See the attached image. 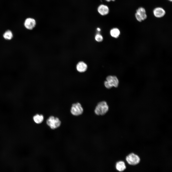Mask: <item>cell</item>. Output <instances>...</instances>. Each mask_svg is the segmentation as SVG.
I'll return each mask as SVG.
<instances>
[{
    "label": "cell",
    "mask_w": 172,
    "mask_h": 172,
    "mask_svg": "<svg viewBox=\"0 0 172 172\" xmlns=\"http://www.w3.org/2000/svg\"><path fill=\"white\" fill-rule=\"evenodd\" d=\"M46 123L51 129H54L58 128L60 126L61 122L58 117L51 116L47 119Z\"/></svg>",
    "instance_id": "7a4b0ae2"
},
{
    "label": "cell",
    "mask_w": 172,
    "mask_h": 172,
    "mask_svg": "<svg viewBox=\"0 0 172 172\" xmlns=\"http://www.w3.org/2000/svg\"><path fill=\"white\" fill-rule=\"evenodd\" d=\"M118 84V80L115 76L109 75L106 78V81L104 82L105 87L108 89L113 86L117 87Z\"/></svg>",
    "instance_id": "3957f363"
},
{
    "label": "cell",
    "mask_w": 172,
    "mask_h": 172,
    "mask_svg": "<svg viewBox=\"0 0 172 172\" xmlns=\"http://www.w3.org/2000/svg\"><path fill=\"white\" fill-rule=\"evenodd\" d=\"M33 120L36 124H40L41 123L44 119V117L42 114H37L33 117Z\"/></svg>",
    "instance_id": "8fae6325"
},
{
    "label": "cell",
    "mask_w": 172,
    "mask_h": 172,
    "mask_svg": "<svg viewBox=\"0 0 172 172\" xmlns=\"http://www.w3.org/2000/svg\"><path fill=\"white\" fill-rule=\"evenodd\" d=\"M110 33L112 37L116 38H118L120 34L119 30L117 28H114L111 29Z\"/></svg>",
    "instance_id": "5bb4252c"
},
{
    "label": "cell",
    "mask_w": 172,
    "mask_h": 172,
    "mask_svg": "<svg viewBox=\"0 0 172 172\" xmlns=\"http://www.w3.org/2000/svg\"><path fill=\"white\" fill-rule=\"evenodd\" d=\"M136 12L141 16L142 21L146 19L147 17L145 9L142 7H140L136 10Z\"/></svg>",
    "instance_id": "30bf717a"
},
{
    "label": "cell",
    "mask_w": 172,
    "mask_h": 172,
    "mask_svg": "<svg viewBox=\"0 0 172 172\" xmlns=\"http://www.w3.org/2000/svg\"><path fill=\"white\" fill-rule=\"evenodd\" d=\"M135 16L136 19L138 21L141 22L143 21L141 16L139 14L136 12L135 14Z\"/></svg>",
    "instance_id": "2e32d148"
},
{
    "label": "cell",
    "mask_w": 172,
    "mask_h": 172,
    "mask_svg": "<svg viewBox=\"0 0 172 172\" xmlns=\"http://www.w3.org/2000/svg\"><path fill=\"white\" fill-rule=\"evenodd\" d=\"M168 0V1H170L171 2H172V0Z\"/></svg>",
    "instance_id": "d6986e66"
},
{
    "label": "cell",
    "mask_w": 172,
    "mask_h": 172,
    "mask_svg": "<svg viewBox=\"0 0 172 172\" xmlns=\"http://www.w3.org/2000/svg\"><path fill=\"white\" fill-rule=\"evenodd\" d=\"M95 40L98 42H101L102 41L103 38L102 36L99 34H97L95 37Z\"/></svg>",
    "instance_id": "9a60e30c"
},
{
    "label": "cell",
    "mask_w": 172,
    "mask_h": 172,
    "mask_svg": "<svg viewBox=\"0 0 172 172\" xmlns=\"http://www.w3.org/2000/svg\"><path fill=\"white\" fill-rule=\"evenodd\" d=\"M109 107L107 102L105 101L98 103L94 110L95 113L97 115H103L108 111Z\"/></svg>",
    "instance_id": "6da1fadb"
},
{
    "label": "cell",
    "mask_w": 172,
    "mask_h": 172,
    "mask_svg": "<svg viewBox=\"0 0 172 172\" xmlns=\"http://www.w3.org/2000/svg\"><path fill=\"white\" fill-rule=\"evenodd\" d=\"M97 30H98V31H100L101 30V29H100V28H97Z\"/></svg>",
    "instance_id": "ac0fdd59"
},
{
    "label": "cell",
    "mask_w": 172,
    "mask_h": 172,
    "mask_svg": "<svg viewBox=\"0 0 172 172\" xmlns=\"http://www.w3.org/2000/svg\"><path fill=\"white\" fill-rule=\"evenodd\" d=\"M116 168L118 171L122 172L126 169V166L124 162L123 161L117 162L116 164Z\"/></svg>",
    "instance_id": "7c38bea8"
},
{
    "label": "cell",
    "mask_w": 172,
    "mask_h": 172,
    "mask_svg": "<svg viewBox=\"0 0 172 172\" xmlns=\"http://www.w3.org/2000/svg\"><path fill=\"white\" fill-rule=\"evenodd\" d=\"M153 13L154 16L156 17L160 18L163 17L166 14L165 10L163 8L157 7L153 10Z\"/></svg>",
    "instance_id": "52a82bcc"
},
{
    "label": "cell",
    "mask_w": 172,
    "mask_h": 172,
    "mask_svg": "<svg viewBox=\"0 0 172 172\" xmlns=\"http://www.w3.org/2000/svg\"><path fill=\"white\" fill-rule=\"evenodd\" d=\"M70 111L72 115L75 116H78L82 113L83 109L81 104L79 102H77L72 105Z\"/></svg>",
    "instance_id": "277c9868"
},
{
    "label": "cell",
    "mask_w": 172,
    "mask_h": 172,
    "mask_svg": "<svg viewBox=\"0 0 172 172\" xmlns=\"http://www.w3.org/2000/svg\"><path fill=\"white\" fill-rule=\"evenodd\" d=\"M126 160L129 164L132 165H134L138 164L140 161L139 157L134 153H131L127 156L126 158Z\"/></svg>",
    "instance_id": "5b68a950"
},
{
    "label": "cell",
    "mask_w": 172,
    "mask_h": 172,
    "mask_svg": "<svg viewBox=\"0 0 172 172\" xmlns=\"http://www.w3.org/2000/svg\"><path fill=\"white\" fill-rule=\"evenodd\" d=\"M36 24V20L33 18L28 17L25 20L24 25L27 29L29 30L33 29L35 27Z\"/></svg>",
    "instance_id": "8992f818"
},
{
    "label": "cell",
    "mask_w": 172,
    "mask_h": 172,
    "mask_svg": "<svg viewBox=\"0 0 172 172\" xmlns=\"http://www.w3.org/2000/svg\"><path fill=\"white\" fill-rule=\"evenodd\" d=\"M97 11L101 15L104 16L108 14L109 11L108 7L104 5H101L98 8Z\"/></svg>",
    "instance_id": "ba28073f"
},
{
    "label": "cell",
    "mask_w": 172,
    "mask_h": 172,
    "mask_svg": "<svg viewBox=\"0 0 172 172\" xmlns=\"http://www.w3.org/2000/svg\"><path fill=\"white\" fill-rule=\"evenodd\" d=\"M87 64L84 62L80 61L78 62L76 66L77 71L80 72H83L86 71L87 69Z\"/></svg>",
    "instance_id": "9c48e42d"
},
{
    "label": "cell",
    "mask_w": 172,
    "mask_h": 172,
    "mask_svg": "<svg viewBox=\"0 0 172 172\" xmlns=\"http://www.w3.org/2000/svg\"><path fill=\"white\" fill-rule=\"evenodd\" d=\"M13 34L12 32L10 30L6 31L4 33L3 37L5 39L7 40H11L13 37Z\"/></svg>",
    "instance_id": "4fadbf2b"
},
{
    "label": "cell",
    "mask_w": 172,
    "mask_h": 172,
    "mask_svg": "<svg viewBox=\"0 0 172 172\" xmlns=\"http://www.w3.org/2000/svg\"><path fill=\"white\" fill-rule=\"evenodd\" d=\"M106 1L108 2H109L111 1H114L115 0H105Z\"/></svg>",
    "instance_id": "e0dca14e"
}]
</instances>
